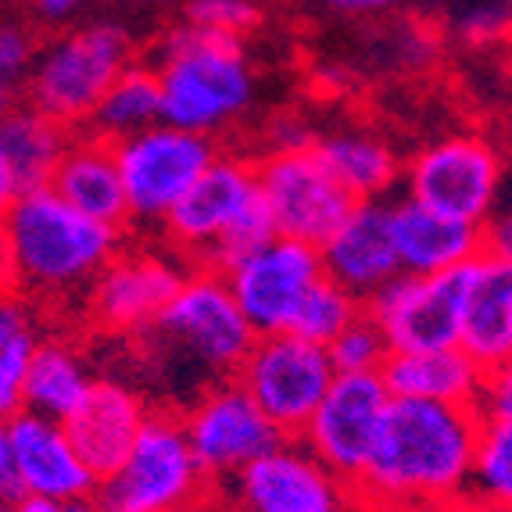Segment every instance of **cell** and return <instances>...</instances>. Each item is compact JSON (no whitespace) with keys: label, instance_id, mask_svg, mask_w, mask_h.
Returning <instances> with one entry per match:
<instances>
[{"label":"cell","instance_id":"obj_35","mask_svg":"<svg viewBox=\"0 0 512 512\" xmlns=\"http://www.w3.org/2000/svg\"><path fill=\"white\" fill-rule=\"evenodd\" d=\"M455 36L470 47H491L505 43L512 29V4L509 0H466L455 11Z\"/></svg>","mask_w":512,"mask_h":512},{"label":"cell","instance_id":"obj_9","mask_svg":"<svg viewBox=\"0 0 512 512\" xmlns=\"http://www.w3.org/2000/svg\"><path fill=\"white\" fill-rule=\"evenodd\" d=\"M498 187H502L498 147L477 133H452L434 140L405 165L409 201L473 226H484L495 215Z\"/></svg>","mask_w":512,"mask_h":512},{"label":"cell","instance_id":"obj_23","mask_svg":"<svg viewBox=\"0 0 512 512\" xmlns=\"http://www.w3.org/2000/svg\"><path fill=\"white\" fill-rule=\"evenodd\" d=\"M459 348L491 369L512 359V262L491 251L473 258Z\"/></svg>","mask_w":512,"mask_h":512},{"label":"cell","instance_id":"obj_1","mask_svg":"<svg viewBox=\"0 0 512 512\" xmlns=\"http://www.w3.org/2000/svg\"><path fill=\"white\" fill-rule=\"evenodd\" d=\"M484 419L473 405L391 398L359 502H466Z\"/></svg>","mask_w":512,"mask_h":512},{"label":"cell","instance_id":"obj_36","mask_svg":"<svg viewBox=\"0 0 512 512\" xmlns=\"http://www.w3.org/2000/svg\"><path fill=\"white\" fill-rule=\"evenodd\" d=\"M473 409L484 423H512V359L484 369V384Z\"/></svg>","mask_w":512,"mask_h":512},{"label":"cell","instance_id":"obj_30","mask_svg":"<svg viewBox=\"0 0 512 512\" xmlns=\"http://www.w3.org/2000/svg\"><path fill=\"white\" fill-rule=\"evenodd\" d=\"M362 308H366L362 305V298H355L351 291H344L341 283H333L330 276H319V280L305 291L298 312H294L291 333H298V337H305V341L323 344L326 348V344H330L333 337L351 323V319L359 316Z\"/></svg>","mask_w":512,"mask_h":512},{"label":"cell","instance_id":"obj_25","mask_svg":"<svg viewBox=\"0 0 512 512\" xmlns=\"http://www.w3.org/2000/svg\"><path fill=\"white\" fill-rule=\"evenodd\" d=\"M312 147H316L323 165L337 176V183L355 201H380L387 190H394V183L402 176L391 144L384 137L369 133V129H330V133L316 137Z\"/></svg>","mask_w":512,"mask_h":512},{"label":"cell","instance_id":"obj_42","mask_svg":"<svg viewBox=\"0 0 512 512\" xmlns=\"http://www.w3.org/2000/svg\"><path fill=\"white\" fill-rule=\"evenodd\" d=\"M18 194H22V187H18L15 172H11L8 158H4V151H0V226H4V219H8V212L18 201Z\"/></svg>","mask_w":512,"mask_h":512},{"label":"cell","instance_id":"obj_37","mask_svg":"<svg viewBox=\"0 0 512 512\" xmlns=\"http://www.w3.org/2000/svg\"><path fill=\"white\" fill-rule=\"evenodd\" d=\"M265 140H269V151H298V147H312L316 144V133L301 115L294 111H280L269 119L265 126Z\"/></svg>","mask_w":512,"mask_h":512},{"label":"cell","instance_id":"obj_28","mask_svg":"<svg viewBox=\"0 0 512 512\" xmlns=\"http://www.w3.org/2000/svg\"><path fill=\"white\" fill-rule=\"evenodd\" d=\"M90 373L79 355L61 341H36L26 380V409L47 419H65L90 391Z\"/></svg>","mask_w":512,"mask_h":512},{"label":"cell","instance_id":"obj_27","mask_svg":"<svg viewBox=\"0 0 512 512\" xmlns=\"http://www.w3.org/2000/svg\"><path fill=\"white\" fill-rule=\"evenodd\" d=\"M162 122V83L154 65L144 61H129L126 69L115 76V83L104 90V97L97 101L94 115L86 122L90 133L104 140H126L140 129Z\"/></svg>","mask_w":512,"mask_h":512},{"label":"cell","instance_id":"obj_4","mask_svg":"<svg viewBox=\"0 0 512 512\" xmlns=\"http://www.w3.org/2000/svg\"><path fill=\"white\" fill-rule=\"evenodd\" d=\"M133 58H137V43L126 26L104 22V18L86 22L36 51L26 104L79 133L86 129L104 90Z\"/></svg>","mask_w":512,"mask_h":512},{"label":"cell","instance_id":"obj_24","mask_svg":"<svg viewBox=\"0 0 512 512\" xmlns=\"http://www.w3.org/2000/svg\"><path fill=\"white\" fill-rule=\"evenodd\" d=\"M391 398H423L441 405H473L484 384V366L455 348L391 351L380 369Z\"/></svg>","mask_w":512,"mask_h":512},{"label":"cell","instance_id":"obj_26","mask_svg":"<svg viewBox=\"0 0 512 512\" xmlns=\"http://www.w3.org/2000/svg\"><path fill=\"white\" fill-rule=\"evenodd\" d=\"M69 126L54 122L51 115L36 111L33 104H22L11 115L0 119V151L8 158L11 172L22 190L29 187H47L58 169L61 154L69 151L72 144Z\"/></svg>","mask_w":512,"mask_h":512},{"label":"cell","instance_id":"obj_7","mask_svg":"<svg viewBox=\"0 0 512 512\" xmlns=\"http://www.w3.org/2000/svg\"><path fill=\"white\" fill-rule=\"evenodd\" d=\"M333 376L337 369L323 344L283 330L255 337L233 380L255 398V405L273 419L283 437H298L308 416L323 402Z\"/></svg>","mask_w":512,"mask_h":512},{"label":"cell","instance_id":"obj_2","mask_svg":"<svg viewBox=\"0 0 512 512\" xmlns=\"http://www.w3.org/2000/svg\"><path fill=\"white\" fill-rule=\"evenodd\" d=\"M154 72L162 83V122L215 137L255 101L244 40L212 33L183 18L154 43Z\"/></svg>","mask_w":512,"mask_h":512},{"label":"cell","instance_id":"obj_5","mask_svg":"<svg viewBox=\"0 0 512 512\" xmlns=\"http://www.w3.org/2000/svg\"><path fill=\"white\" fill-rule=\"evenodd\" d=\"M215 491L183 430V416L151 409L137 441L115 473L97 480L111 512H187Z\"/></svg>","mask_w":512,"mask_h":512},{"label":"cell","instance_id":"obj_29","mask_svg":"<svg viewBox=\"0 0 512 512\" xmlns=\"http://www.w3.org/2000/svg\"><path fill=\"white\" fill-rule=\"evenodd\" d=\"M466 502L477 509H512V423H484Z\"/></svg>","mask_w":512,"mask_h":512},{"label":"cell","instance_id":"obj_22","mask_svg":"<svg viewBox=\"0 0 512 512\" xmlns=\"http://www.w3.org/2000/svg\"><path fill=\"white\" fill-rule=\"evenodd\" d=\"M47 187L61 201H69L76 212L90 215V219L104 222V226H115V230H126L129 205L111 140L97 137L90 129H79L76 137H72L69 151L61 154V162Z\"/></svg>","mask_w":512,"mask_h":512},{"label":"cell","instance_id":"obj_41","mask_svg":"<svg viewBox=\"0 0 512 512\" xmlns=\"http://www.w3.org/2000/svg\"><path fill=\"white\" fill-rule=\"evenodd\" d=\"M326 11L333 15H348V18H376V15H387L394 11L398 4L405 0H319Z\"/></svg>","mask_w":512,"mask_h":512},{"label":"cell","instance_id":"obj_52","mask_svg":"<svg viewBox=\"0 0 512 512\" xmlns=\"http://www.w3.org/2000/svg\"><path fill=\"white\" fill-rule=\"evenodd\" d=\"M509 4H512V0H509Z\"/></svg>","mask_w":512,"mask_h":512},{"label":"cell","instance_id":"obj_49","mask_svg":"<svg viewBox=\"0 0 512 512\" xmlns=\"http://www.w3.org/2000/svg\"><path fill=\"white\" fill-rule=\"evenodd\" d=\"M0 512H15V502H4V498H0Z\"/></svg>","mask_w":512,"mask_h":512},{"label":"cell","instance_id":"obj_15","mask_svg":"<svg viewBox=\"0 0 512 512\" xmlns=\"http://www.w3.org/2000/svg\"><path fill=\"white\" fill-rule=\"evenodd\" d=\"M323 276L319 248L294 237H269L262 248L233 262L222 280L258 337L291 330L301 298Z\"/></svg>","mask_w":512,"mask_h":512},{"label":"cell","instance_id":"obj_6","mask_svg":"<svg viewBox=\"0 0 512 512\" xmlns=\"http://www.w3.org/2000/svg\"><path fill=\"white\" fill-rule=\"evenodd\" d=\"M212 137L190 129L154 122L133 137L115 140L122 190H126L129 222H162L180 197L197 183V176L215 162Z\"/></svg>","mask_w":512,"mask_h":512},{"label":"cell","instance_id":"obj_18","mask_svg":"<svg viewBox=\"0 0 512 512\" xmlns=\"http://www.w3.org/2000/svg\"><path fill=\"white\" fill-rule=\"evenodd\" d=\"M319 262L323 276L341 283L344 291L366 301L380 291L387 280L402 273L398 251H394L391 230V205L384 201H355L341 226L319 244Z\"/></svg>","mask_w":512,"mask_h":512},{"label":"cell","instance_id":"obj_20","mask_svg":"<svg viewBox=\"0 0 512 512\" xmlns=\"http://www.w3.org/2000/svg\"><path fill=\"white\" fill-rule=\"evenodd\" d=\"M147 412L151 409L144 405V398L129 391L126 384L94 380L83 402L61 419V427L69 434L79 459L86 462V470L104 480L108 473L119 470L122 459L129 455Z\"/></svg>","mask_w":512,"mask_h":512},{"label":"cell","instance_id":"obj_8","mask_svg":"<svg viewBox=\"0 0 512 512\" xmlns=\"http://www.w3.org/2000/svg\"><path fill=\"white\" fill-rule=\"evenodd\" d=\"M151 330L208 373H237L258 337L215 269L183 276L180 291L172 294Z\"/></svg>","mask_w":512,"mask_h":512},{"label":"cell","instance_id":"obj_10","mask_svg":"<svg viewBox=\"0 0 512 512\" xmlns=\"http://www.w3.org/2000/svg\"><path fill=\"white\" fill-rule=\"evenodd\" d=\"M387 405L391 391L380 373H337L298 441L344 484L359 487L384 427Z\"/></svg>","mask_w":512,"mask_h":512},{"label":"cell","instance_id":"obj_16","mask_svg":"<svg viewBox=\"0 0 512 512\" xmlns=\"http://www.w3.org/2000/svg\"><path fill=\"white\" fill-rule=\"evenodd\" d=\"M258 197L262 190L255 162L240 154H215V162L197 176L194 187L180 197V205L162 219L165 240L183 258L201 265Z\"/></svg>","mask_w":512,"mask_h":512},{"label":"cell","instance_id":"obj_39","mask_svg":"<svg viewBox=\"0 0 512 512\" xmlns=\"http://www.w3.org/2000/svg\"><path fill=\"white\" fill-rule=\"evenodd\" d=\"M359 512H480L473 502H362Z\"/></svg>","mask_w":512,"mask_h":512},{"label":"cell","instance_id":"obj_13","mask_svg":"<svg viewBox=\"0 0 512 512\" xmlns=\"http://www.w3.org/2000/svg\"><path fill=\"white\" fill-rule=\"evenodd\" d=\"M255 169L262 201L283 237L319 248L355 208V197L326 169L316 147L269 151L262 162H255Z\"/></svg>","mask_w":512,"mask_h":512},{"label":"cell","instance_id":"obj_48","mask_svg":"<svg viewBox=\"0 0 512 512\" xmlns=\"http://www.w3.org/2000/svg\"><path fill=\"white\" fill-rule=\"evenodd\" d=\"M129 4H169V0H129ZM187 4V0H183Z\"/></svg>","mask_w":512,"mask_h":512},{"label":"cell","instance_id":"obj_38","mask_svg":"<svg viewBox=\"0 0 512 512\" xmlns=\"http://www.w3.org/2000/svg\"><path fill=\"white\" fill-rule=\"evenodd\" d=\"M0 498L4 502H18L22 498V480L15 470V448H11L8 419H0Z\"/></svg>","mask_w":512,"mask_h":512},{"label":"cell","instance_id":"obj_44","mask_svg":"<svg viewBox=\"0 0 512 512\" xmlns=\"http://www.w3.org/2000/svg\"><path fill=\"white\" fill-rule=\"evenodd\" d=\"M33 4L43 18H69L83 8L86 0H33Z\"/></svg>","mask_w":512,"mask_h":512},{"label":"cell","instance_id":"obj_14","mask_svg":"<svg viewBox=\"0 0 512 512\" xmlns=\"http://www.w3.org/2000/svg\"><path fill=\"white\" fill-rule=\"evenodd\" d=\"M183 430L194 448V459L215 487L287 441L237 380H222L197 394V402L183 412Z\"/></svg>","mask_w":512,"mask_h":512},{"label":"cell","instance_id":"obj_46","mask_svg":"<svg viewBox=\"0 0 512 512\" xmlns=\"http://www.w3.org/2000/svg\"><path fill=\"white\" fill-rule=\"evenodd\" d=\"M187 512H240V509H237V505L230 502V498L222 495L219 487H215V491H212V495L205 498V502H197L194 509H187Z\"/></svg>","mask_w":512,"mask_h":512},{"label":"cell","instance_id":"obj_50","mask_svg":"<svg viewBox=\"0 0 512 512\" xmlns=\"http://www.w3.org/2000/svg\"><path fill=\"white\" fill-rule=\"evenodd\" d=\"M480 512H512V509H480Z\"/></svg>","mask_w":512,"mask_h":512},{"label":"cell","instance_id":"obj_34","mask_svg":"<svg viewBox=\"0 0 512 512\" xmlns=\"http://www.w3.org/2000/svg\"><path fill=\"white\" fill-rule=\"evenodd\" d=\"M36 351V333L18 330L8 344H0V419L26 412V380Z\"/></svg>","mask_w":512,"mask_h":512},{"label":"cell","instance_id":"obj_3","mask_svg":"<svg viewBox=\"0 0 512 512\" xmlns=\"http://www.w3.org/2000/svg\"><path fill=\"white\" fill-rule=\"evenodd\" d=\"M15 269V291L65 294L86 287L119 251L122 230L76 212L51 187L18 194L0 226Z\"/></svg>","mask_w":512,"mask_h":512},{"label":"cell","instance_id":"obj_33","mask_svg":"<svg viewBox=\"0 0 512 512\" xmlns=\"http://www.w3.org/2000/svg\"><path fill=\"white\" fill-rule=\"evenodd\" d=\"M183 18L201 29H212V33L244 40V36L262 26L265 11L258 0H187Z\"/></svg>","mask_w":512,"mask_h":512},{"label":"cell","instance_id":"obj_51","mask_svg":"<svg viewBox=\"0 0 512 512\" xmlns=\"http://www.w3.org/2000/svg\"><path fill=\"white\" fill-rule=\"evenodd\" d=\"M505 43H509V47H512V29H509V40H505Z\"/></svg>","mask_w":512,"mask_h":512},{"label":"cell","instance_id":"obj_31","mask_svg":"<svg viewBox=\"0 0 512 512\" xmlns=\"http://www.w3.org/2000/svg\"><path fill=\"white\" fill-rule=\"evenodd\" d=\"M326 351H330L337 373H380L387 355H391V344H387L380 323L362 308L359 316L326 344Z\"/></svg>","mask_w":512,"mask_h":512},{"label":"cell","instance_id":"obj_11","mask_svg":"<svg viewBox=\"0 0 512 512\" xmlns=\"http://www.w3.org/2000/svg\"><path fill=\"white\" fill-rule=\"evenodd\" d=\"M470 273L473 262L434 276L398 273L380 291L369 294L362 305L380 323L391 351L455 348L462 337Z\"/></svg>","mask_w":512,"mask_h":512},{"label":"cell","instance_id":"obj_45","mask_svg":"<svg viewBox=\"0 0 512 512\" xmlns=\"http://www.w3.org/2000/svg\"><path fill=\"white\" fill-rule=\"evenodd\" d=\"M15 512H69V502H54V498L22 495L15 502Z\"/></svg>","mask_w":512,"mask_h":512},{"label":"cell","instance_id":"obj_40","mask_svg":"<svg viewBox=\"0 0 512 512\" xmlns=\"http://www.w3.org/2000/svg\"><path fill=\"white\" fill-rule=\"evenodd\" d=\"M484 251L512 262V208L484 222Z\"/></svg>","mask_w":512,"mask_h":512},{"label":"cell","instance_id":"obj_12","mask_svg":"<svg viewBox=\"0 0 512 512\" xmlns=\"http://www.w3.org/2000/svg\"><path fill=\"white\" fill-rule=\"evenodd\" d=\"M219 491L240 512H359L355 487L330 473L298 437L258 455Z\"/></svg>","mask_w":512,"mask_h":512},{"label":"cell","instance_id":"obj_17","mask_svg":"<svg viewBox=\"0 0 512 512\" xmlns=\"http://www.w3.org/2000/svg\"><path fill=\"white\" fill-rule=\"evenodd\" d=\"M187 269L154 251H115L90 280L86 308L97 326L111 333H147L172 294L180 291Z\"/></svg>","mask_w":512,"mask_h":512},{"label":"cell","instance_id":"obj_21","mask_svg":"<svg viewBox=\"0 0 512 512\" xmlns=\"http://www.w3.org/2000/svg\"><path fill=\"white\" fill-rule=\"evenodd\" d=\"M391 230L398 265L412 276L448 273L484 255V226L441 215L409 197L402 205H391Z\"/></svg>","mask_w":512,"mask_h":512},{"label":"cell","instance_id":"obj_47","mask_svg":"<svg viewBox=\"0 0 512 512\" xmlns=\"http://www.w3.org/2000/svg\"><path fill=\"white\" fill-rule=\"evenodd\" d=\"M69 512H111V509L97 495H90V498H79V502H72Z\"/></svg>","mask_w":512,"mask_h":512},{"label":"cell","instance_id":"obj_32","mask_svg":"<svg viewBox=\"0 0 512 512\" xmlns=\"http://www.w3.org/2000/svg\"><path fill=\"white\" fill-rule=\"evenodd\" d=\"M40 43L22 22H0V119L26 104L29 72Z\"/></svg>","mask_w":512,"mask_h":512},{"label":"cell","instance_id":"obj_19","mask_svg":"<svg viewBox=\"0 0 512 512\" xmlns=\"http://www.w3.org/2000/svg\"><path fill=\"white\" fill-rule=\"evenodd\" d=\"M8 434L15 448L22 495H40L69 505L97 495V477L86 470V462L79 459L58 419L36 416L26 409L8 419Z\"/></svg>","mask_w":512,"mask_h":512},{"label":"cell","instance_id":"obj_43","mask_svg":"<svg viewBox=\"0 0 512 512\" xmlns=\"http://www.w3.org/2000/svg\"><path fill=\"white\" fill-rule=\"evenodd\" d=\"M26 312L15 305V301L0 298V344H8L18 330H26Z\"/></svg>","mask_w":512,"mask_h":512}]
</instances>
